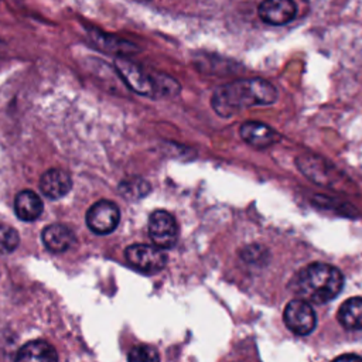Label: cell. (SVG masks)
Segmentation results:
<instances>
[{"instance_id":"6da1fadb","label":"cell","mask_w":362,"mask_h":362,"mask_svg":"<svg viewBox=\"0 0 362 362\" xmlns=\"http://www.w3.org/2000/svg\"><path fill=\"white\" fill-rule=\"evenodd\" d=\"M277 89L262 78L238 79L218 86L211 98L212 109L222 117H230L252 106L272 105Z\"/></svg>"},{"instance_id":"7a4b0ae2","label":"cell","mask_w":362,"mask_h":362,"mask_svg":"<svg viewBox=\"0 0 362 362\" xmlns=\"http://www.w3.org/2000/svg\"><path fill=\"white\" fill-rule=\"evenodd\" d=\"M293 283L300 300L308 304H322L341 293L344 276L335 266L315 262L301 269Z\"/></svg>"},{"instance_id":"3957f363","label":"cell","mask_w":362,"mask_h":362,"mask_svg":"<svg viewBox=\"0 0 362 362\" xmlns=\"http://www.w3.org/2000/svg\"><path fill=\"white\" fill-rule=\"evenodd\" d=\"M115 66L124 81V83L136 93L146 95V96H156V95H167V93H177L180 86L173 78H161L154 79L148 74H146L139 65L126 59V58H116Z\"/></svg>"},{"instance_id":"277c9868","label":"cell","mask_w":362,"mask_h":362,"mask_svg":"<svg viewBox=\"0 0 362 362\" xmlns=\"http://www.w3.org/2000/svg\"><path fill=\"white\" fill-rule=\"evenodd\" d=\"M126 262L144 274H154L164 269L167 263V256L164 250L156 247L154 245L134 243L127 246L124 250Z\"/></svg>"},{"instance_id":"5b68a950","label":"cell","mask_w":362,"mask_h":362,"mask_svg":"<svg viewBox=\"0 0 362 362\" xmlns=\"http://www.w3.org/2000/svg\"><path fill=\"white\" fill-rule=\"evenodd\" d=\"M148 236L158 249H170L178 239V226L174 216L163 209L154 211L148 218Z\"/></svg>"},{"instance_id":"8992f818","label":"cell","mask_w":362,"mask_h":362,"mask_svg":"<svg viewBox=\"0 0 362 362\" xmlns=\"http://www.w3.org/2000/svg\"><path fill=\"white\" fill-rule=\"evenodd\" d=\"M120 221V211L112 201L95 202L86 212V225L96 235L112 233Z\"/></svg>"},{"instance_id":"52a82bcc","label":"cell","mask_w":362,"mask_h":362,"mask_svg":"<svg viewBox=\"0 0 362 362\" xmlns=\"http://www.w3.org/2000/svg\"><path fill=\"white\" fill-rule=\"evenodd\" d=\"M283 320L286 327L297 335H307L313 332L317 324V317L311 304L300 298L287 303L283 313Z\"/></svg>"},{"instance_id":"ba28073f","label":"cell","mask_w":362,"mask_h":362,"mask_svg":"<svg viewBox=\"0 0 362 362\" xmlns=\"http://www.w3.org/2000/svg\"><path fill=\"white\" fill-rule=\"evenodd\" d=\"M257 13L270 25H284L297 16V6L291 0H267L260 3Z\"/></svg>"},{"instance_id":"9c48e42d","label":"cell","mask_w":362,"mask_h":362,"mask_svg":"<svg viewBox=\"0 0 362 362\" xmlns=\"http://www.w3.org/2000/svg\"><path fill=\"white\" fill-rule=\"evenodd\" d=\"M72 188L71 175L59 168H51L41 175L40 189L48 199H59Z\"/></svg>"},{"instance_id":"30bf717a","label":"cell","mask_w":362,"mask_h":362,"mask_svg":"<svg viewBox=\"0 0 362 362\" xmlns=\"http://www.w3.org/2000/svg\"><path fill=\"white\" fill-rule=\"evenodd\" d=\"M240 137L256 148H264L279 141V134L267 124L260 122H245L239 129Z\"/></svg>"},{"instance_id":"8fae6325","label":"cell","mask_w":362,"mask_h":362,"mask_svg":"<svg viewBox=\"0 0 362 362\" xmlns=\"http://www.w3.org/2000/svg\"><path fill=\"white\" fill-rule=\"evenodd\" d=\"M41 238H42V243L45 245V247L49 250V252H54V253H62V252H66L68 249H71L75 243V233L64 226V225H49L47 226L42 233H41Z\"/></svg>"},{"instance_id":"7c38bea8","label":"cell","mask_w":362,"mask_h":362,"mask_svg":"<svg viewBox=\"0 0 362 362\" xmlns=\"http://www.w3.org/2000/svg\"><path fill=\"white\" fill-rule=\"evenodd\" d=\"M44 205L41 198L31 189L20 191L14 199V212L18 219L31 222L40 218Z\"/></svg>"},{"instance_id":"4fadbf2b","label":"cell","mask_w":362,"mask_h":362,"mask_svg":"<svg viewBox=\"0 0 362 362\" xmlns=\"http://www.w3.org/2000/svg\"><path fill=\"white\" fill-rule=\"evenodd\" d=\"M16 362H58L55 349L45 341L27 342L17 354Z\"/></svg>"},{"instance_id":"5bb4252c","label":"cell","mask_w":362,"mask_h":362,"mask_svg":"<svg viewBox=\"0 0 362 362\" xmlns=\"http://www.w3.org/2000/svg\"><path fill=\"white\" fill-rule=\"evenodd\" d=\"M339 324L351 331L362 329V297H351L338 310Z\"/></svg>"},{"instance_id":"9a60e30c","label":"cell","mask_w":362,"mask_h":362,"mask_svg":"<svg viewBox=\"0 0 362 362\" xmlns=\"http://www.w3.org/2000/svg\"><path fill=\"white\" fill-rule=\"evenodd\" d=\"M93 33L90 37L92 40L103 49L109 51V52H115V54H130V52H134L137 51V48L134 47V44L129 42V41H124V40H120V38H116V37H112V35H106L105 33H99V31H90Z\"/></svg>"},{"instance_id":"2e32d148","label":"cell","mask_w":362,"mask_h":362,"mask_svg":"<svg viewBox=\"0 0 362 362\" xmlns=\"http://www.w3.org/2000/svg\"><path fill=\"white\" fill-rule=\"evenodd\" d=\"M119 191L126 199L137 201L148 194L150 185L143 178H127L120 182Z\"/></svg>"},{"instance_id":"e0dca14e","label":"cell","mask_w":362,"mask_h":362,"mask_svg":"<svg viewBox=\"0 0 362 362\" xmlns=\"http://www.w3.org/2000/svg\"><path fill=\"white\" fill-rule=\"evenodd\" d=\"M20 243L18 232L7 225H0V255L11 253Z\"/></svg>"},{"instance_id":"ac0fdd59","label":"cell","mask_w":362,"mask_h":362,"mask_svg":"<svg viewBox=\"0 0 362 362\" xmlns=\"http://www.w3.org/2000/svg\"><path fill=\"white\" fill-rule=\"evenodd\" d=\"M127 362H160V355L150 345H137L129 352Z\"/></svg>"},{"instance_id":"d6986e66","label":"cell","mask_w":362,"mask_h":362,"mask_svg":"<svg viewBox=\"0 0 362 362\" xmlns=\"http://www.w3.org/2000/svg\"><path fill=\"white\" fill-rule=\"evenodd\" d=\"M263 253V249L259 247V246H250V247H246L243 252H242V257L249 262V263H255V259H259V255Z\"/></svg>"},{"instance_id":"ffe728a7","label":"cell","mask_w":362,"mask_h":362,"mask_svg":"<svg viewBox=\"0 0 362 362\" xmlns=\"http://www.w3.org/2000/svg\"><path fill=\"white\" fill-rule=\"evenodd\" d=\"M334 362H362V356L355 354H346V355L338 356Z\"/></svg>"}]
</instances>
